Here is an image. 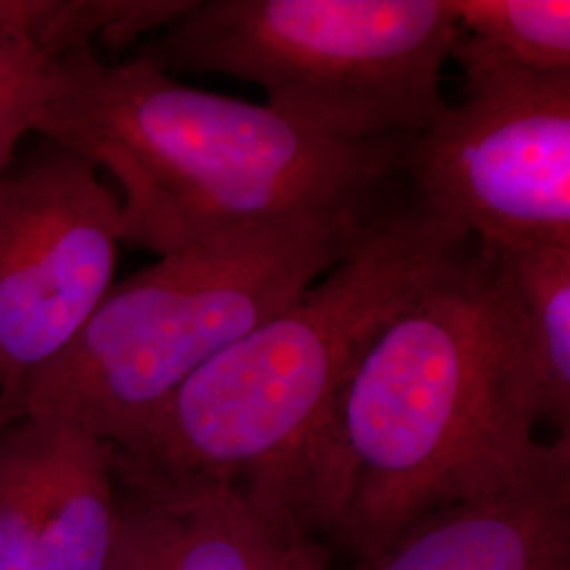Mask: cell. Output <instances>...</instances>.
<instances>
[{"mask_svg": "<svg viewBox=\"0 0 570 570\" xmlns=\"http://www.w3.org/2000/svg\"><path fill=\"white\" fill-rule=\"evenodd\" d=\"M193 0H0V32L56 61L100 41L122 51L178 20Z\"/></svg>", "mask_w": 570, "mask_h": 570, "instance_id": "obj_12", "label": "cell"}, {"mask_svg": "<svg viewBox=\"0 0 570 570\" xmlns=\"http://www.w3.org/2000/svg\"><path fill=\"white\" fill-rule=\"evenodd\" d=\"M423 212L362 228L345 258L282 313L188 376L115 465L148 480L237 490L285 522L336 442L343 389L376 336L469 249Z\"/></svg>", "mask_w": 570, "mask_h": 570, "instance_id": "obj_1", "label": "cell"}, {"mask_svg": "<svg viewBox=\"0 0 570 570\" xmlns=\"http://www.w3.org/2000/svg\"><path fill=\"white\" fill-rule=\"evenodd\" d=\"M463 37L537 72H570L569 0H450Z\"/></svg>", "mask_w": 570, "mask_h": 570, "instance_id": "obj_13", "label": "cell"}, {"mask_svg": "<svg viewBox=\"0 0 570 570\" xmlns=\"http://www.w3.org/2000/svg\"><path fill=\"white\" fill-rule=\"evenodd\" d=\"M0 176V407L70 346L115 285L119 195L45 140Z\"/></svg>", "mask_w": 570, "mask_h": 570, "instance_id": "obj_7", "label": "cell"}, {"mask_svg": "<svg viewBox=\"0 0 570 570\" xmlns=\"http://www.w3.org/2000/svg\"><path fill=\"white\" fill-rule=\"evenodd\" d=\"M360 212L294 216L159 256L115 284L81 334L11 407L129 444L188 376L343 261Z\"/></svg>", "mask_w": 570, "mask_h": 570, "instance_id": "obj_4", "label": "cell"}, {"mask_svg": "<svg viewBox=\"0 0 570 570\" xmlns=\"http://www.w3.org/2000/svg\"><path fill=\"white\" fill-rule=\"evenodd\" d=\"M112 449L68 421L0 407V570H106Z\"/></svg>", "mask_w": 570, "mask_h": 570, "instance_id": "obj_8", "label": "cell"}, {"mask_svg": "<svg viewBox=\"0 0 570 570\" xmlns=\"http://www.w3.org/2000/svg\"><path fill=\"white\" fill-rule=\"evenodd\" d=\"M348 499L334 532L366 558L423 513L508 489L570 449L541 442L513 385L510 305L478 245L376 336L336 412Z\"/></svg>", "mask_w": 570, "mask_h": 570, "instance_id": "obj_3", "label": "cell"}, {"mask_svg": "<svg viewBox=\"0 0 570 570\" xmlns=\"http://www.w3.org/2000/svg\"><path fill=\"white\" fill-rule=\"evenodd\" d=\"M58 63L0 32V176L16 161L21 138L58 89Z\"/></svg>", "mask_w": 570, "mask_h": 570, "instance_id": "obj_14", "label": "cell"}, {"mask_svg": "<svg viewBox=\"0 0 570 570\" xmlns=\"http://www.w3.org/2000/svg\"><path fill=\"white\" fill-rule=\"evenodd\" d=\"M32 121L121 188L119 237L157 256L294 216L360 212L404 167L410 140L348 142L249 104L188 87L136 56L81 47Z\"/></svg>", "mask_w": 570, "mask_h": 570, "instance_id": "obj_2", "label": "cell"}, {"mask_svg": "<svg viewBox=\"0 0 570 570\" xmlns=\"http://www.w3.org/2000/svg\"><path fill=\"white\" fill-rule=\"evenodd\" d=\"M461 102L407 142L421 209L478 247L570 244V72H537L459 37Z\"/></svg>", "mask_w": 570, "mask_h": 570, "instance_id": "obj_6", "label": "cell"}, {"mask_svg": "<svg viewBox=\"0 0 570 570\" xmlns=\"http://www.w3.org/2000/svg\"><path fill=\"white\" fill-rule=\"evenodd\" d=\"M489 254L510 305L518 402L534 428L570 435V244Z\"/></svg>", "mask_w": 570, "mask_h": 570, "instance_id": "obj_11", "label": "cell"}, {"mask_svg": "<svg viewBox=\"0 0 570 570\" xmlns=\"http://www.w3.org/2000/svg\"><path fill=\"white\" fill-rule=\"evenodd\" d=\"M351 570H570V449L513 487L423 513Z\"/></svg>", "mask_w": 570, "mask_h": 570, "instance_id": "obj_9", "label": "cell"}, {"mask_svg": "<svg viewBox=\"0 0 570 570\" xmlns=\"http://www.w3.org/2000/svg\"><path fill=\"white\" fill-rule=\"evenodd\" d=\"M450 0H193L140 58L256 85L287 119L348 142L412 140L444 108Z\"/></svg>", "mask_w": 570, "mask_h": 570, "instance_id": "obj_5", "label": "cell"}, {"mask_svg": "<svg viewBox=\"0 0 570 570\" xmlns=\"http://www.w3.org/2000/svg\"><path fill=\"white\" fill-rule=\"evenodd\" d=\"M271 570H330L327 551L315 539H301L285 548Z\"/></svg>", "mask_w": 570, "mask_h": 570, "instance_id": "obj_15", "label": "cell"}, {"mask_svg": "<svg viewBox=\"0 0 570 570\" xmlns=\"http://www.w3.org/2000/svg\"><path fill=\"white\" fill-rule=\"evenodd\" d=\"M112 473L106 570H271L289 546L233 487Z\"/></svg>", "mask_w": 570, "mask_h": 570, "instance_id": "obj_10", "label": "cell"}]
</instances>
